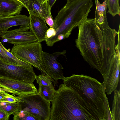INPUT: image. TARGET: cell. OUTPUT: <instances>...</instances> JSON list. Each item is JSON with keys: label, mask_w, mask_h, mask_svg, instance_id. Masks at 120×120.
Returning <instances> with one entry per match:
<instances>
[{"label": "cell", "mask_w": 120, "mask_h": 120, "mask_svg": "<svg viewBox=\"0 0 120 120\" xmlns=\"http://www.w3.org/2000/svg\"><path fill=\"white\" fill-rule=\"evenodd\" d=\"M94 21L95 18H87L78 26L75 42L84 60L103 77L120 65V40L116 45L115 37L118 32L110 27L101 30Z\"/></svg>", "instance_id": "6da1fadb"}, {"label": "cell", "mask_w": 120, "mask_h": 120, "mask_svg": "<svg viewBox=\"0 0 120 120\" xmlns=\"http://www.w3.org/2000/svg\"><path fill=\"white\" fill-rule=\"evenodd\" d=\"M52 102L50 120H104L97 109L64 83L56 90Z\"/></svg>", "instance_id": "7a4b0ae2"}, {"label": "cell", "mask_w": 120, "mask_h": 120, "mask_svg": "<svg viewBox=\"0 0 120 120\" xmlns=\"http://www.w3.org/2000/svg\"><path fill=\"white\" fill-rule=\"evenodd\" d=\"M93 6L92 0L67 2L53 20L56 34L45 39L47 45L52 46L55 43L68 38L73 30L87 18Z\"/></svg>", "instance_id": "3957f363"}, {"label": "cell", "mask_w": 120, "mask_h": 120, "mask_svg": "<svg viewBox=\"0 0 120 120\" xmlns=\"http://www.w3.org/2000/svg\"><path fill=\"white\" fill-rule=\"evenodd\" d=\"M63 83L76 91L96 109L104 120H112L111 111L104 86L96 79L83 75L65 77Z\"/></svg>", "instance_id": "277c9868"}, {"label": "cell", "mask_w": 120, "mask_h": 120, "mask_svg": "<svg viewBox=\"0 0 120 120\" xmlns=\"http://www.w3.org/2000/svg\"><path fill=\"white\" fill-rule=\"evenodd\" d=\"M42 46L41 42L38 41L14 45L10 52L18 59L37 68L42 74L48 75L42 60Z\"/></svg>", "instance_id": "5b68a950"}, {"label": "cell", "mask_w": 120, "mask_h": 120, "mask_svg": "<svg viewBox=\"0 0 120 120\" xmlns=\"http://www.w3.org/2000/svg\"><path fill=\"white\" fill-rule=\"evenodd\" d=\"M21 110L34 116L38 120H49L50 102L45 99L38 92L18 96Z\"/></svg>", "instance_id": "8992f818"}, {"label": "cell", "mask_w": 120, "mask_h": 120, "mask_svg": "<svg viewBox=\"0 0 120 120\" xmlns=\"http://www.w3.org/2000/svg\"><path fill=\"white\" fill-rule=\"evenodd\" d=\"M33 67L11 64L0 59V77L25 83H33L36 74Z\"/></svg>", "instance_id": "52a82bcc"}, {"label": "cell", "mask_w": 120, "mask_h": 120, "mask_svg": "<svg viewBox=\"0 0 120 120\" xmlns=\"http://www.w3.org/2000/svg\"><path fill=\"white\" fill-rule=\"evenodd\" d=\"M29 27L20 26L18 28L2 32L0 37L2 42L15 45L30 43L37 41Z\"/></svg>", "instance_id": "ba28073f"}, {"label": "cell", "mask_w": 120, "mask_h": 120, "mask_svg": "<svg viewBox=\"0 0 120 120\" xmlns=\"http://www.w3.org/2000/svg\"><path fill=\"white\" fill-rule=\"evenodd\" d=\"M66 51L56 52L52 53L42 51V57L44 65L48 76L56 82L59 79L64 80L62 69L63 68L57 60V58L61 56H64Z\"/></svg>", "instance_id": "9c48e42d"}, {"label": "cell", "mask_w": 120, "mask_h": 120, "mask_svg": "<svg viewBox=\"0 0 120 120\" xmlns=\"http://www.w3.org/2000/svg\"><path fill=\"white\" fill-rule=\"evenodd\" d=\"M0 88L18 96L36 94L38 91L33 83H25L0 77Z\"/></svg>", "instance_id": "30bf717a"}, {"label": "cell", "mask_w": 120, "mask_h": 120, "mask_svg": "<svg viewBox=\"0 0 120 120\" xmlns=\"http://www.w3.org/2000/svg\"><path fill=\"white\" fill-rule=\"evenodd\" d=\"M30 15V29L40 42L45 41V36L48 28L45 19L42 18L28 11Z\"/></svg>", "instance_id": "8fae6325"}, {"label": "cell", "mask_w": 120, "mask_h": 120, "mask_svg": "<svg viewBox=\"0 0 120 120\" xmlns=\"http://www.w3.org/2000/svg\"><path fill=\"white\" fill-rule=\"evenodd\" d=\"M16 26H26L30 27L29 16L22 15L0 17V35L9 28Z\"/></svg>", "instance_id": "7c38bea8"}, {"label": "cell", "mask_w": 120, "mask_h": 120, "mask_svg": "<svg viewBox=\"0 0 120 120\" xmlns=\"http://www.w3.org/2000/svg\"><path fill=\"white\" fill-rule=\"evenodd\" d=\"M23 7L17 0H0V17L19 15Z\"/></svg>", "instance_id": "4fadbf2b"}, {"label": "cell", "mask_w": 120, "mask_h": 120, "mask_svg": "<svg viewBox=\"0 0 120 120\" xmlns=\"http://www.w3.org/2000/svg\"><path fill=\"white\" fill-rule=\"evenodd\" d=\"M95 1L96 12L94 21L95 24L101 30L109 28L106 15V0H104L101 4L98 0H95Z\"/></svg>", "instance_id": "5bb4252c"}, {"label": "cell", "mask_w": 120, "mask_h": 120, "mask_svg": "<svg viewBox=\"0 0 120 120\" xmlns=\"http://www.w3.org/2000/svg\"><path fill=\"white\" fill-rule=\"evenodd\" d=\"M51 9L48 1L42 4L37 0H31L27 10L45 19L47 16L52 15Z\"/></svg>", "instance_id": "9a60e30c"}, {"label": "cell", "mask_w": 120, "mask_h": 120, "mask_svg": "<svg viewBox=\"0 0 120 120\" xmlns=\"http://www.w3.org/2000/svg\"><path fill=\"white\" fill-rule=\"evenodd\" d=\"M0 59L3 61L11 64L23 65L29 67L32 66L16 57L6 49L0 41Z\"/></svg>", "instance_id": "2e32d148"}, {"label": "cell", "mask_w": 120, "mask_h": 120, "mask_svg": "<svg viewBox=\"0 0 120 120\" xmlns=\"http://www.w3.org/2000/svg\"><path fill=\"white\" fill-rule=\"evenodd\" d=\"M0 109L9 116H15L21 110L19 102H0Z\"/></svg>", "instance_id": "e0dca14e"}, {"label": "cell", "mask_w": 120, "mask_h": 120, "mask_svg": "<svg viewBox=\"0 0 120 120\" xmlns=\"http://www.w3.org/2000/svg\"><path fill=\"white\" fill-rule=\"evenodd\" d=\"M113 91L112 109L111 111L112 120H120V90L116 89Z\"/></svg>", "instance_id": "ac0fdd59"}, {"label": "cell", "mask_w": 120, "mask_h": 120, "mask_svg": "<svg viewBox=\"0 0 120 120\" xmlns=\"http://www.w3.org/2000/svg\"><path fill=\"white\" fill-rule=\"evenodd\" d=\"M55 91L53 84L48 86L39 85L38 92L45 99L50 102L53 99Z\"/></svg>", "instance_id": "d6986e66"}, {"label": "cell", "mask_w": 120, "mask_h": 120, "mask_svg": "<svg viewBox=\"0 0 120 120\" xmlns=\"http://www.w3.org/2000/svg\"><path fill=\"white\" fill-rule=\"evenodd\" d=\"M107 7L108 9V12L113 17L118 15L120 16V6L119 0H106Z\"/></svg>", "instance_id": "ffe728a7"}, {"label": "cell", "mask_w": 120, "mask_h": 120, "mask_svg": "<svg viewBox=\"0 0 120 120\" xmlns=\"http://www.w3.org/2000/svg\"><path fill=\"white\" fill-rule=\"evenodd\" d=\"M35 79L39 85L48 86L53 84V82L55 86L58 83L48 75L42 74L38 76L36 75Z\"/></svg>", "instance_id": "44dd1931"}, {"label": "cell", "mask_w": 120, "mask_h": 120, "mask_svg": "<svg viewBox=\"0 0 120 120\" xmlns=\"http://www.w3.org/2000/svg\"><path fill=\"white\" fill-rule=\"evenodd\" d=\"M13 119L15 120H38L32 114L21 110L16 115L14 116Z\"/></svg>", "instance_id": "7402d4cb"}, {"label": "cell", "mask_w": 120, "mask_h": 120, "mask_svg": "<svg viewBox=\"0 0 120 120\" xmlns=\"http://www.w3.org/2000/svg\"><path fill=\"white\" fill-rule=\"evenodd\" d=\"M0 102H19L20 100L17 96L11 95L8 93L6 97L0 100Z\"/></svg>", "instance_id": "603a6c76"}, {"label": "cell", "mask_w": 120, "mask_h": 120, "mask_svg": "<svg viewBox=\"0 0 120 120\" xmlns=\"http://www.w3.org/2000/svg\"><path fill=\"white\" fill-rule=\"evenodd\" d=\"M56 34V31L53 28H49L45 34V39H49L54 36Z\"/></svg>", "instance_id": "cb8c5ba5"}, {"label": "cell", "mask_w": 120, "mask_h": 120, "mask_svg": "<svg viewBox=\"0 0 120 120\" xmlns=\"http://www.w3.org/2000/svg\"><path fill=\"white\" fill-rule=\"evenodd\" d=\"M44 19L45 22L50 26V28H54V23L52 15L47 16Z\"/></svg>", "instance_id": "d4e9b609"}, {"label": "cell", "mask_w": 120, "mask_h": 120, "mask_svg": "<svg viewBox=\"0 0 120 120\" xmlns=\"http://www.w3.org/2000/svg\"><path fill=\"white\" fill-rule=\"evenodd\" d=\"M9 116L0 109V120H8Z\"/></svg>", "instance_id": "484cf974"}, {"label": "cell", "mask_w": 120, "mask_h": 120, "mask_svg": "<svg viewBox=\"0 0 120 120\" xmlns=\"http://www.w3.org/2000/svg\"><path fill=\"white\" fill-rule=\"evenodd\" d=\"M24 7L26 8L27 9L30 6L31 0H23Z\"/></svg>", "instance_id": "4316f807"}, {"label": "cell", "mask_w": 120, "mask_h": 120, "mask_svg": "<svg viewBox=\"0 0 120 120\" xmlns=\"http://www.w3.org/2000/svg\"><path fill=\"white\" fill-rule=\"evenodd\" d=\"M56 0H48V2L51 8L54 4Z\"/></svg>", "instance_id": "83f0119b"}, {"label": "cell", "mask_w": 120, "mask_h": 120, "mask_svg": "<svg viewBox=\"0 0 120 120\" xmlns=\"http://www.w3.org/2000/svg\"><path fill=\"white\" fill-rule=\"evenodd\" d=\"M39 2L42 4H43L44 3L47 2L48 0H37Z\"/></svg>", "instance_id": "f1b7e54d"}, {"label": "cell", "mask_w": 120, "mask_h": 120, "mask_svg": "<svg viewBox=\"0 0 120 120\" xmlns=\"http://www.w3.org/2000/svg\"><path fill=\"white\" fill-rule=\"evenodd\" d=\"M80 0H67V2L68 3Z\"/></svg>", "instance_id": "f546056e"}, {"label": "cell", "mask_w": 120, "mask_h": 120, "mask_svg": "<svg viewBox=\"0 0 120 120\" xmlns=\"http://www.w3.org/2000/svg\"><path fill=\"white\" fill-rule=\"evenodd\" d=\"M18 0L24 6V3H23V0Z\"/></svg>", "instance_id": "4dcf8cb0"}, {"label": "cell", "mask_w": 120, "mask_h": 120, "mask_svg": "<svg viewBox=\"0 0 120 120\" xmlns=\"http://www.w3.org/2000/svg\"></svg>", "instance_id": "1f68e13d"}]
</instances>
